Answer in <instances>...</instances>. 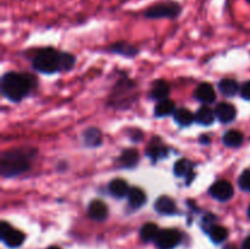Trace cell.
I'll list each match as a JSON object with an SVG mask.
<instances>
[{
	"label": "cell",
	"instance_id": "20",
	"mask_svg": "<svg viewBox=\"0 0 250 249\" xmlns=\"http://www.w3.org/2000/svg\"><path fill=\"white\" fill-rule=\"evenodd\" d=\"M139 160V153L137 149H125L120 156V163L124 167H134Z\"/></svg>",
	"mask_w": 250,
	"mask_h": 249
},
{
	"label": "cell",
	"instance_id": "26",
	"mask_svg": "<svg viewBox=\"0 0 250 249\" xmlns=\"http://www.w3.org/2000/svg\"><path fill=\"white\" fill-rule=\"evenodd\" d=\"M110 50L114 51V53L116 54H121V55L128 56V58H132V56L136 55V54L138 53V49L134 48L133 45H129V44L124 43V42L111 45Z\"/></svg>",
	"mask_w": 250,
	"mask_h": 249
},
{
	"label": "cell",
	"instance_id": "16",
	"mask_svg": "<svg viewBox=\"0 0 250 249\" xmlns=\"http://www.w3.org/2000/svg\"><path fill=\"white\" fill-rule=\"evenodd\" d=\"M109 192L112 197L115 198H124L128 194L129 187L128 183L122 178H116L112 180L109 185Z\"/></svg>",
	"mask_w": 250,
	"mask_h": 249
},
{
	"label": "cell",
	"instance_id": "21",
	"mask_svg": "<svg viewBox=\"0 0 250 249\" xmlns=\"http://www.w3.org/2000/svg\"><path fill=\"white\" fill-rule=\"evenodd\" d=\"M83 141L87 146H98L102 144V132L95 127L85 129L83 134Z\"/></svg>",
	"mask_w": 250,
	"mask_h": 249
},
{
	"label": "cell",
	"instance_id": "30",
	"mask_svg": "<svg viewBox=\"0 0 250 249\" xmlns=\"http://www.w3.org/2000/svg\"><path fill=\"white\" fill-rule=\"evenodd\" d=\"M241 94L246 100H250V81H248V82H246L242 85Z\"/></svg>",
	"mask_w": 250,
	"mask_h": 249
},
{
	"label": "cell",
	"instance_id": "2",
	"mask_svg": "<svg viewBox=\"0 0 250 249\" xmlns=\"http://www.w3.org/2000/svg\"><path fill=\"white\" fill-rule=\"evenodd\" d=\"M34 153V151H33ZM31 153V149H11L2 154L0 161V172L4 177H14L26 172L31 167L29 158L34 154Z\"/></svg>",
	"mask_w": 250,
	"mask_h": 249
},
{
	"label": "cell",
	"instance_id": "11",
	"mask_svg": "<svg viewBox=\"0 0 250 249\" xmlns=\"http://www.w3.org/2000/svg\"><path fill=\"white\" fill-rule=\"evenodd\" d=\"M168 94H170V84H168L165 80L154 81L150 89L151 99L161 102V100L167 99Z\"/></svg>",
	"mask_w": 250,
	"mask_h": 249
},
{
	"label": "cell",
	"instance_id": "27",
	"mask_svg": "<svg viewBox=\"0 0 250 249\" xmlns=\"http://www.w3.org/2000/svg\"><path fill=\"white\" fill-rule=\"evenodd\" d=\"M209 236L214 243H222L229 237V231L224 226H214L209 231Z\"/></svg>",
	"mask_w": 250,
	"mask_h": 249
},
{
	"label": "cell",
	"instance_id": "24",
	"mask_svg": "<svg viewBox=\"0 0 250 249\" xmlns=\"http://www.w3.org/2000/svg\"><path fill=\"white\" fill-rule=\"evenodd\" d=\"M243 133L237 129H229L224 136V144L227 146H239L243 143Z\"/></svg>",
	"mask_w": 250,
	"mask_h": 249
},
{
	"label": "cell",
	"instance_id": "6",
	"mask_svg": "<svg viewBox=\"0 0 250 249\" xmlns=\"http://www.w3.org/2000/svg\"><path fill=\"white\" fill-rule=\"evenodd\" d=\"M181 239H182V236H181L180 231L167 228L161 229L159 236L156 237L155 243L159 249H173L181 243Z\"/></svg>",
	"mask_w": 250,
	"mask_h": 249
},
{
	"label": "cell",
	"instance_id": "3",
	"mask_svg": "<svg viewBox=\"0 0 250 249\" xmlns=\"http://www.w3.org/2000/svg\"><path fill=\"white\" fill-rule=\"evenodd\" d=\"M32 65L34 70L39 71L41 73H45V75L60 72L62 71L61 70V51L53 48L41 49L34 55Z\"/></svg>",
	"mask_w": 250,
	"mask_h": 249
},
{
	"label": "cell",
	"instance_id": "12",
	"mask_svg": "<svg viewBox=\"0 0 250 249\" xmlns=\"http://www.w3.org/2000/svg\"><path fill=\"white\" fill-rule=\"evenodd\" d=\"M167 146L164 145V143H161L159 138H154L149 143L148 148H146V154H148V156L153 161H158L160 159H164L165 156H167Z\"/></svg>",
	"mask_w": 250,
	"mask_h": 249
},
{
	"label": "cell",
	"instance_id": "25",
	"mask_svg": "<svg viewBox=\"0 0 250 249\" xmlns=\"http://www.w3.org/2000/svg\"><path fill=\"white\" fill-rule=\"evenodd\" d=\"M159 233H160V229L153 222H148V224L143 225V227L141 228V237L146 242L155 241Z\"/></svg>",
	"mask_w": 250,
	"mask_h": 249
},
{
	"label": "cell",
	"instance_id": "5",
	"mask_svg": "<svg viewBox=\"0 0 250 249\" xmlns=\"http://www.w3.org/2000/svg\"><path fill=\"white\" fill-rule=\"evenodd\" d=\"M0 237L9 248H17V247L22 246V243L24 242V234L19 229L12 228L5 221L0 224Z\"/></svg>",
	"mask_w": 250,
	"mask_h": 249
},
{
	"label": "cell",
	"instance_id": "29",
	"mask_svg": "<svg viewBox=\"0 0 250 249\" xmlns=\"http://www.w3.org/2000/svg\"><path fill=\"white\" fill-rule=\"evenodd\" d=\"M215 220H216V216H214V215H211V214H208L204 216V219H203V225H204L205 226L204 228L207 229L208 232H209L210 229L215 226L214 225Z\"/></svg>",
	"mask_w": 250,
	"mask_h": 249
},
{
	"label": "cell",
	"instance_id": "10",
	"mask_svg": "<svg viewBox=\"0 0 250 249\" xmlns=\"http://www.w3.org/2000/svg\"><path fill=\"white\" fill-rule=\"evenodd\" d=\"M194 95L203 104H211L216 99V93H215L214 88L208 82L200 83L197 87V89H195Z\"/></svg>",
	"mask_w": 250,
	"mask_h": 249
},
{
	"label": "cell",
	"instance_id": "13",
	"mask_svg": "<svg viewBox=\"0 0 250 249\" xmlns=\"http://www.w3.org/2000/svg\"><path fill=\"white\" fill-rule=\"evenodd\" d=\"M88 215L95 221H104L107 217V207L102 200H92L88 207Z\"/></svg>",
	"mask_w": 250,
	"mask_h": 249
},
{
	"label": "cell",
	"instance_id": "28",
	"mask_svg": "<svg viewBox=\"0 0 250 249\" xmlns=\"http://www.w3.org/2000/svg\"><path fill=\"white\" fill-rule=\"evenodd\" d=\"M238 186L244 192H250V168L244 170L238 178Z\"/></svg>",
	"mask_w": 250,
	"mask_h": 249
},
{
	"label": "cell",
	"instance_id": "35",
	"mask_svg": "<svg viewBox=\"0 0 250 249\" xmlns=\"http://www.w3.org/2000/svg\"><path fill=\"white\" fill-rule=\"evenodd\" d=\"M48 249H59L58 247H50V248H48Z\"/></svg>",
	"mask_w": 250,
	"mask_h": 249
},
{
	"label": "cell",
	"instance_id": "14",
	"mask_svg": "<svg viewBox=\"0 0 250 249\" xmlns=\"http://www.w3.org/2000/svg\"><path fill=\"white\" fill-rule=\"evenodd\" d=\"M215 117H216L215 111L210 109L208 105H203L195 112V122L202 126H210L215 121Z\"/></svg>",
	"mask_w": 250,
	"mask_h": 249
},
{
	"label": "cell",
	"instance_id": "36",
	"mask_svg": "<svg viewBox=\"0 0 250 249\" xmlns=\"http://www.w3.org/2000/svg\"><path fill=\"white\" fill-rule=\"evenodd\" d=\"M246 1H247V2H249V4H250V0H246Z\"/></svg>",
	"mask_w": 250,
	"mask_h": 249
},
{
	"label": "cell",
	"instance_id": "34",
	"mask_svg": "<svg viewBox=\"0 0 250 249\" xmlns=\"http://www.w3.org/2000/svg\"><path fill=\"white\" fill-rule=\"evenodd\" d=\"M248 216H249V219H250V205H249V208H248Z\"/></svg>",
	"mask_w": 250,
	"mask_h": 249
},
{
	"label": "cell",
	"instance_id": "23",
	"mask_svg": "<svg viewBox=\"0 0 250 249\" xmlns=\"http://www.w3.org/2000/svg\"><path fill=\"white\" fill-rule=\"evenodd\" d=\"M175 111H176L175 103L170 99H165V100H161V102H159L158 104H156L155 110H154V112H155V116H158V117L168 116V115L173 114Z\"/></svg>",
	"mask_w": 250,
	"mask_h": 249
},
{
	"label": "cell",
	"instance_id": "7",
	"mask_svg": "<svg viewBox=\"0 0 250 249\" xmlns=\"http://www.w3.org/2000/svg\"><path fill=\"white\" fill-rule=\"evenodd\" d=\"M211 197H214L215 199L219 200V202H229L234 194L233 186L229 182V181L220 180L217 182H215L214 185L210 187L209 189Z\"/></svg>",
	"mask_w": 250,
	"mask_h": 249
},
{
	"label": "cell",
	"instance_id": "17",
	"mask_svg": "<svg viewBox=\"0 0 250 249\" xmlns=\"http://www.w3.org/2000/svg\"><path fill=\"white\" fill-rule=\"evenodd\" d=\"M173 119H175V121L180 126L187 127L190 126L195 121V115L190 110L185 109V107H180V109H177L173 112Z\"/></svg>",
	"mask_w": 250,
	"mask_h": 249
},
{
	"label": "cell",
	"instance_id": "19",
	"mask_svg": "<svg viewBox=\"0 0 250 249\" xmlns=\"http://www.w3.org/2000/svg\"><path fill=\"white\" fill-rule=\"evenodd\" d=\"M127 198H128L129 205L133 208H141L143 207L144 203L146 202V195L144 193L143 189L138 187H132L129 188V192L127 194Z\"/></svg>",
	"mask_w": 250,
	"mask_h": 249
},
{
	"label": "cell",
	"instance_id": "22",
	"mask_svg": "<svg viewBox=\"0 0 250 249\" xmlns=\"http://www.w3.org/2000/svg\"><path fill=\"white\" fill-rule=\"evenodd\" d=\"M173 172L178 177H188L190 173H193V164L187 159H181L176 161L173 166Z\"/></svg>",
	"mask_w": 250,
	"mask_h": 249
},
{
	"label": "cell",
	"instance_id": "18",
	"mask_svg": "<svg viewBox=\"0 0 250 249\" xmlns=\"http://www.w3.org/2000/svg\"><path fill=\"white\" fill-rule=\"evenodd\" d=\"M219 90L225 97H234L239 92V84L232 78H225L219 83Z\"/></svg>",
	"mask_w": 250,
	"mask_h": 249
},
{
	"label": "cell",
	"instance_id": "8",
	"mask_svg": "<svg viewBox=\"0 0 250 249\" xmlns=\"http://www.w3.org/2000/svg\"><path fill=\"white\" fill-rule=\"evenodd\" d=\"M134 87H136V85H134V83L131 82V81L128 80L120 81V82L116 84V87H115L114 93H112L111 95L112 99H115L114 104H121V103H125V104H126V100H125L126 94L131 95L132 90L134 89Z\"/></svg>",
	"mask_w": 250,
	"mask_h": 249
},
{
	"label": "cell",
	"instance_id": "32",
	"mask_svg": "<svg viewBox=\"0 0 250 249\" xmlns=\"http://www.w3.org/2000/svg\"><path fill=\"white\" fill-rule=\"evenodd\" d=\"M209 141H210V139H209V137H208V136H203L202 138H200V142H203V143H208Z\"/></svg>",
	"mask_w": 250,
	"mask_h": 249
},
{
	"label": "cell",
	"instance_id": "1",
	"mask_svg": "<svg viewBox=\"0 0 250 249\" xmlns=\"http://www.w3.org/2000/svg\"><path fill=\"white\" fill-rule=\"evenodd\" d=\"M37 85V78L32 75L7 72L1 78V93L11 102H21Z\"/></svg>",
	"mask_w": 250,
	"mask_h": 249
},
{
	"label": "cell",
	"instance_id": "4",
	"mask_svg": "<svg viewBox=\"0 0 250 249\" xmlns=\"http://www.w3.org/2000/svg\"><path fill=\"white\" fill-rule=\"evenodd\" d=\"M182 14V5L176 0H160L149 5L143 11V16L149 20L177 19Z\"/></svg>",
	"mask_w": 250,
	"mask_h": 249
},
{
	"label": "cell",
	"instance_id": "9",
	"mask_svg": "<svg viewBox=\"0 0 250 249\" xmlns=\"http://www.w3.org/2000/svg\"><path fill=\"white\" fill-rule=\"evenodd\" d=\"M237 110L229 103H220L215 109V115L222 124H229L236 119Z\"/></svg>",
	"mask_w": 250,
	"mask_h": 249
},
{
	"label": "cell",
	"instance_id": "15",
	"mask_svg": "<svg viewBox=\"0 0 250 249\" xmlns=\"http://www.w3.org/2000/svg\"><path fill=\"white\" fill-rule=\"evenodd\" d=\"M155 209L156 211L160 212L163 215H171L175 212L176 205L172 198L167 197V195H161L155 200Z\"/></svg>",
	"mask_w": 250,
	"mask_h": 249
},
{
	"label": "cell",
	"instance_id": "31",
	"mask_svg": "<svg viewBox=\"0 0 250 249\" xmlns=\"http://www.w3.org/2000/svg\"><path fill=\"white\" fill-rule=\"evenodd\" d=\"M242 249H250V236L242 244Z\"/></svg>",
	"mask_w": 250,
	"mask_h": 249
},
{
	"label": "cell",
	"instance_id": "33",
	"mask_svg": "<svg viewBox=\"0 0 250 249\" xmlns=\"http://www.w3.org/2000/svg\"><path fill=\"white\" fill-rule=\"evenodd\" d=\"M224 249H237V248H236V246H234V244H227V246L225 247Z\"/></svg>",
	"mask_w": 250,
	"mask_h": 249
}]
</instances>
